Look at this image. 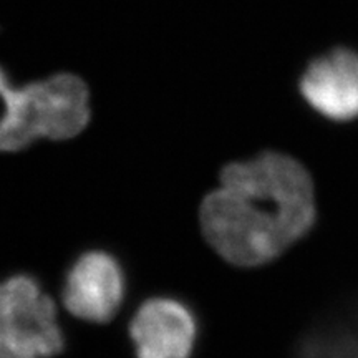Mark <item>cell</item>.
<instances>
[{
    "instance_id": "7",
    "label": "cell",
    "mask_w": 358,
    "mask_h": 358,
    "mask_svg": "<svg viewBox=\"0 0 358 358\" xmlns=\"http://www.w3.org/2000/svg\"><path fill=\"white\" fill-rule=\"evenodd\" d=\"M303 358H358V308L347 320L317 330L302 347Z\"/></svg>"
},
{
    "instance_id": "5",
    "label": "cell",
    "mask_w": 358,
    "mask_h": 358,
    "mask_svg": "<svg viewBox=\"0 0 358 358\" xmlns=\"http://www.w3.org/2000/svg\"><path fill=\"white\" fill-rule=\"evenodd\" d=\"M129 338L136 358H189L198 338V322L185 303L150 299L134 313Z\"/></svg>"
},
{
    "instance_id": "4",
    "label": "cell",
    "mask_w": 358,
    "mask_h": 358,
    "mask_svg": "<svg viewBox=\"0 0 358 358\" xmlns=\"http://www.w3.org/2000/svg\"><path fill=\"white\" fill-rule=\"evenodd\" d=\"M62 297L78 319L106 324L120 310L124 297L122 266L103 250L82 254L66 272Z\"/></svg>"
},
{
    "instance_id": "2",
    "label": "cell",
    "mask_w": 358,
    "mask_h": 358,
    "mask_svg": "<svg viewBox=\"0 0 358 358\" xmlns=\"http://www.w3.org/2000/svg\"><path fill=\"white\" fill-rule=\"evenodd\" d=\"M0 153L25 150L38 138L70 140L90 123V92L73 73L17 87L0 66Z\"/></svg>"
},
{
    "instance_id": "3",
    "label": "cell",
    "mask_w": 358,
    "mask_h": 358,
    "mask_svg": "<svg viewBox=\"0 0 358 358\" xmlns=\"http://www.w3.org/2000/svg\"><path fill=\"white\" fill-rule=\"evenodd\" d=\"M65 350L55 302L32 275L0 282V358H53Z\"/></svg>"
},
{
    "instance_id": "6",
    "label": "cell",
    "mask_w": 358,
    "mask_h": 358,
    "mask_svg": "<svg viewBox=\"0 0 358 358\" xmlns=\"http://www.w3.org/2000/svg\"><path fill=\"white\" fill-rule=\"evenodd\" d=\"M301 93L317 113L334 122L358 118V53L337 48L313 60L301 78Z\"/></svg>"
},
{
    "instance_id": "1",
    "label": "cell",
    "mask_w": 358,
    "mask_h": 358,
    "mask_svg": "<svg viewBox=\"0 0 358 358\" xmlns=\"http://www.w3.org/2000/svg\"><path fill=\"white\" fill-rule=\"evenodd\" d=\"M315 217L310 174L275 151L227 164L199 209L206 241L237 267L272 262L312 229Z\"/></svg>"
}]
</instances>
